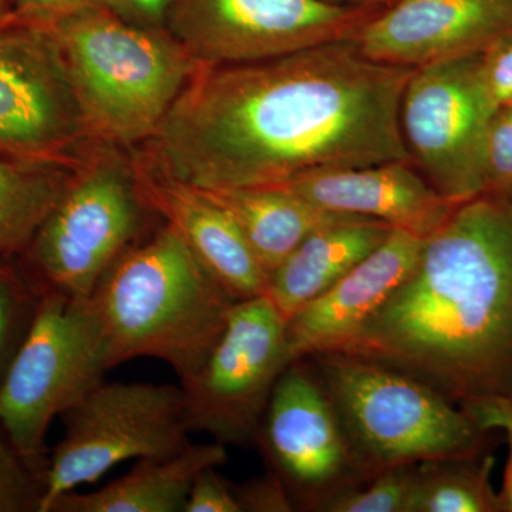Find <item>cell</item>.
<instances>
[{
	"mask_svg": "<svg viewBox=\"0 0 512 512\" xmlns=\"http://www.w3.org/2000/svg\"><path fill=\"white\" fill-rule=\"evenodd\" d=\"M80 165L69 157L0 153V255L29 251Z\"/></svg>",
	"mask_w": 512,
	"mask_h": 512,
	"instance_id": "44dd1931",
	"label": "cell"
},
{
	"mask_svg": "<svg viewBox=\"0 0 512 512\" xmlns=\"http://www.w3.org/2000/svg\"><path fill=\"white\" fill-rule=\"evenodd\" d=\"M151 211L133 167L111 157L80 165L29 248L42 289L90 298L143 241Z\"/></svg>",
	"mask_w": 512,
	"mask_h": 512,
	"instance_id": "ba28073f",
	"label": "cell"
},
{
	"mask_svg": "<svg viewBox=\"0 0 512 512\" xmlns=\"http://www.w3.org/2000/svg\"><path fill=\"white\" fill-rule=\"evenodd\" d=\"M64 434L43 473L39 511L124 461L174 456L190 441L181 386L96 384L62 414Z\"/></svg>",
	"mask_w": 512,
	"mask_h": 512,
	"instance_id": "52a82bcc",
	"label": "cell"
},
{
	"mask_svg": "<svg viewBox=\"0 0 512 512\" xmlns=\"http://www.w3.org/2000/svg\"><path fill=\"white\" fill-rule=\"evenodd\" d=\"M494 464L491 453L419 463L407 512H500Z\"/></svg>",
	"mask_w": 512,
	"mask_h": 512,
	"instance_id": "7402d4cb",
	"label": "cell"
},
{
	"mask_svg": "<svg viewBox=\"0 0 512 512\" xmlns=\"http://www.w3.org/2000/svg\"><path fill=\"white\" fill-rule=\"evenodd\" d=\"M235 494L242 512H291L296 510L288 487L275 471L252 478L242 484H234Z\"/></svg>",
	"mask_w": 512,
	"mask_h": 512,
	"instance_id": "4316f807",
	"label": "cell"
},
{
	"mask_svg": "<svg viewBox=\"0 0 512 512\" xmlns=\"http://www.w3.org/2000/svg\"><path fill=\"white\" fill-rule=\"evenodd\" d=\"M505 439L508 443V460L505 466L503 487L498 494V505L500 512H512V433L507 431Z\"/></svg>",
	"mask_w": 512,
	"mask_h": 512,
	"instance_id": "d6a6232c",
	"label": "cell"
},
{
	"mask_svg": "<svg viewBox=\"0 0 512 512\" xmlns=\"http://www.w3.org/2000/svg\"><path fill=\"white\" fill-rule=\"evenodd\" d=\"M480 55L414 69L400 109L410 161L441 195L483 194L485 137L494 111L478 73Z\"/></svg>",
	"mask_w": 512,
	"mask_h": 512,
	"instance_id": "8fae6325",
	"label": "cell"
},
{
	"mask_svg": "<svg viewBox=\"0 0 512 512\" xmlns=\"http://www.w3.org/2000/svg\"><path fill=\"white\" fill-rule=\"evenodd\" d=\"M478 73L494 113L512 106V33L481 53Z\"/></svg>",
	"mask_w": 512,
	"mask_h": 512,
	"instance_id": "484cf974",
	"label": "cell"
},
{
	"mask_svg": "<svg viewBox=\"0 0 512 512\" xmlns=\"http://www.w3.org/2000/svg\"><path fill=\"white\" fill-rule=\"evenodd\" d=\"M227 461V446L218 441L190 443L174 456L137 460L100 490L64 494L50 512H184L195 477Z\"/></svg>",
	"mask_w": 512,
	"mask_h": 512,
	"instance_id": "d6986e66",
	"label": "cell"
},
{
	"mask_svg": "<svg viewBox=\"0 0 512 512\" xmlns=\"http://www.w3.org/2000/svg\"><path fill=\"white\" fill-rule=\"evenodd\" d=\"M90 298L110 369L153 357L171 366L180 384L197 375L238 302L170 224L128 249Z\"/></svg>",
	"mask_w": 512,
	"mask_h": 512,
	"instance_id": "3957f363",
	"label": "cell"
},
{
	"mask_svg": "<svg viewBox=\"0 0 512 512\" xmlns=\"http://www.w3.org/2000/svg\"><path fill=\"white\" fill-rule=\"evenodd\" d=\"M510 33L512 0H399L355 43L375 62L419 69L481 55Z\"/></svg>",
	"mask_w": 512,
	"mask_h": 512,
	"instance_id": "5bb4252c",
	"label": "cell"
},
{
	"mask_svg": "<svg viewBox=\"0 0 512 512\" xmlns=\"http://www.w3.org/2000/svg\"><path fill=\"white\" fill-rule=\"evenodd\" d=\"M308 359L365 483L400 464L478 456L490 446L493 431L481 429L458 404L402 370L349 353Z\"/></svg>",
	"mask_w": 512,
	"mask_h": 512,
	"instance_id": "277c9868",
	"label": "cell"
},
{
	"mask_svg": "<svg viewBox=\"0 0 512 512\" xmlns=\"http://www.w3.org/2000/svg\"><path fill=\"white\" fill-rule=\"evenodd\" d=\"M12 5L6 18L42 26L55 25L86 10L106 8L103 0H12Z\"/></svg>",
	"mask_w": 512,
	"mask_h": 512,
	"instance_id": "f1b7e54d",
	"label": "cell"
},
{
	"mask_svg": "<svg viewBox=\"0 0 512 512\" xmlns=\"http://www.w3.org/2000/svg\"><path fill=\"white\" fill-rule=\"evenodd\" d=\"M377 13L328 0H171L167 32L201 66H232L356 40Z\"/></svg>",
	"mask_w": 512,
	"mask_h": 512,
	"instance_id": "30bf717a",
	"label": "cell"
},
{
	"mask_svg": "<svg viewBox=\"0 0 512 512\" xmlns=\"http://www.w3.org/2000/svg\"><path fill=\"white\" fill-rule=\"evenodd\" d=\"M392 231L384 222L362 217L316 229L269 275L265 295L288 320L329 291Z\"/></svg>",
	"mask_w": 512,
	"mask_h": 512,
	"instance_id": "ac0fdd59",
	"label": "cell"
},
{
	"mask_svg": "<svg viewBox=\"0 0 512 512\" xmlns=\"http://www.w3.org/2000/svg\"><path fill=\"white\" fill-rule=\"evenodd\" d=\"M256 447L296 507L318 511L332 495L363 483L338 413L308 357L289 363L276 382Z\"/></svg>",
	"mask_w": 512,
	"mask_h": 512,
	"instance_id": "4fadbf2b",
	"label": "cell"
},
{
	"mask_svg": "<svg viewBox=\"0 0 512 512\" xmlns=\"http://www.w3.org/2000/svg\"><path fill=\"white\" fill-rule=\"evenodd\" d=\"M336 5L350 6V8L384 10L393 6L399 0H328Z\"/></svg>",
	"mask_w": 512,
	"mask_h": 512,
	"instance_id": "836d02e7",
	"label": "cell"
},
{
	"mask_svg": "<svg viewBox=\"0 0 512 512\" xmlns=\"http://www.w3.org/2000/svg\"><path fill=\"white\" fill-rule=\"evenodd\" d=\"M338 352L402 370L458 406L512 396V190L461 202Z\"/></svg>",
	"mask_w": 512,
	"mask_h": 512,
	"instance_id": "7a4b0ae2",
	"label": "cell"
},
{
	"mask_svg": "<svg viewBox=\"0 0 512 512\" xmlns=\"http://www.w3.org/2000/svg\"><path fill=\"white\" fill-rule=\"evenodd\" d=\"M217 468H205L195 477L184 512H242L234 484L221 477Z\"/></svg>",
	"mask_w": 512,
	"mask_h": 512,
	"instance_id": "83f0119b",
	"label": "cell"
},
{
	"mask_svg": "<svg viewBox=\"0 0 512 512\" xmlns=\"http://www.w3.org/2000/svg\"><path fill=\"white\" fill-rule=\"evenodd\" d=\"M109 370L92 298L42 289L32 326L0 386V426L40 476L50 424L103 382Z\"/></svg>",
	"mask_w": 512,
	"mask_h": 512,
	"instance_id": "8992f818",
	"label": "cell"
},
{
	"mask_svg": "<svg viewBox=\"0 0 512 512\" xmlns=\"http://www.w3.org/2000/svg\"><path fill=\"white\" fill-rule=\"evenodd\" d=\"M12 3V0H0V20L5 18L6 15H8V6Z\"/></svg>",
	"mask_w": 512,
	"mask_h": 512,
	"instance_id": "e575fe53",
	"label": "cell"
},
{
	"mask_svg": "<svg viewBox=\"0 0 512 512\" xmlns=\"http://www.w3.org/2000/svg\"><path fill=\"white\" fill-rule=\"evenodd\" d=\"M40 292L18 271L0 265V386L32 326Z\"/></svg>",
	"mask_w": 512,
	"mask_h": 512,
	"instance_id": "cb8c5ba5",
	"label": "cell"
},
{
	"mask_svg": "<svg viewBox=\"0 0 512 512\" xmlns=\"http://www.w3.org/2000/svg\"><path fill=\"white\" fill-rule=\"evenodd\" d=\"M35 487L32 467L10 446L8 439L0 437V501H13L26 497Z\"/></svg>",
	"mask_w": 512,
	"mask_h": 512,
	"instance_id": "f546056e",
	"label": "cell"
},
{
	"mask_svg": "<svg viewBox=\"0 0 512 512\" xmlns=\"http://www.w3.org/2000/svg\"><path fill=\"white\" fill-rule=\"evenodd\" d=\"M205 191L234 217L268 275L316 229L355 217L323 210L279 187Z\"/></svg>",
	"mask_w": 512,
	"mask_h": 512,
	"instance_id": "ffe728a7",
	"label": "cell"
},
{
	"mask_svg": "<svg viewBox=\"0 0 512 512\" xmlns=\"http://www.w3.org/2000/svg\"><path fill=\"white\" fill-rule=\"evenodd\" d=\"M89 137L62 45L50 26L0 20V153L67 157Z\"/></svg>",
	"mask_w": 512,
	"mask_h": 512,
	"instance_id": "7c38bea8",
	"label": "cell"
},
{
	"mask_svg": "<svg viewBox=\"0 0 512 512\" xmlns=\"http://www.w3.org/2000/svg\"><path fill=\"white\" fill-rule=\"evenodd\" d=\"M426 238L393 228L386 241L329 291L286 320L289 362L338 352L412 274Z\"/></svg>",
	"mask_w": 512,
	"mask_h": 512,
	"instance_id": "2e32d148",
	"label": "cell"
},
{
	"mask_svg": "<svg viewBox=\"0 0 512 512\" xmlns=\"http://www.w3.org/2000/svg\"><path fill=\"white\" fill-rule=\"evenodd\" d=\"M150 207L184 239L195 258L235 299L265 295L269 275L237 221L202 188L168 177L150 165H134Z\"/></svg>",
	"mask_w": 512,
	"mask_h": 512,
	"instance_id": "e0dca14e",
	"label": "cell"
},
{
	"mask_svg": "<svg viewBox=\"0 0 512 512\" xmlns=\"http://www.w3.org/2000/svg\"><path fill=\"white\" fill-rule=\"evenodd\" d=\"M484 192L512 190V106L495 111L485 137Z\"/></svg>",
	"mask_w": 512,
	"mask_h": 512,
	"instance_id": "d4e9b609",
	"label": "cell"
},
{
	"mask_svg": "<svg viewBox=\"0 0 512 512\" xmlns=\"http://www.w3.org/2000/svg\"><path fill=\"white\" fill-rule=\"evenodd\" d=\"M117 18L128 25L150 30H167L171 0H103Z\"/></svg>",
	"mask_w": 512,
	"mask_h": 512,
	"instance_id": "4dcf8cb0",
	"label": "cell"
},
{
	"mask_svg": "<svg viewBox=\"0 0 512 512\" xmlns=\"http://www.w3.org/2000/svg\"><path fill=\"white\" fill-rule=\"evenodd\" d=\"M62 45L89 137L117 143L153 138L201 69L167 30L128 25L109 9L50 26Z\"/></svg>",
	"mask_w": 512,
	"mask_h": 512,
	"instance_id": "5b68a950",
	"label": "cell"
},
{
	"mask_svg": "<svg viewBox=\"0 0 512 512\" xmlns=\"http://www.w3.org/2000/svg\"><path fill=\"white\" fill-rule=\"evenodd\" d=\"M274 187L323 210L384 222L421 238L434 234L461 204L433 188L412 161L313 171Z\"/></svg>",
	"mask_w": 512,
	"mask_h": 512,
	"instance_id": "9a60e30c",
	"label": "cell"
},
{
	"mask_svg": "<svg viewBox=\"0 0 512 512\" xmlns=\"http://www.w3.org/2000/svg\"><path fill=\"white\" fill-rule=\"evenodd\" d=\"M483 430L512 433V396L481 400L460 406Z\"/></svg>",
	"mask_w": 512,
	"mask_h": 512,
	"instance_id": "1f68e13d",
	"label": "cell"
},
{
	"mask_svg": "<svg viewBox=\"0 0 512 512\" xmlns=\"http://www.w3.org/2000/svg\"><path fill=\"white\" fill-rule=\"evenodd\" d=\"M286 318L266 295L238 301L197 375L180 384L191 433L256 447L266 407L289 365Z\"/></svg>",
	"mask_w": 512,
	"mask_h": 512,
	"instance_id": "9c48e42d",
	"label": "cell"
},
{
	"mask_svg": "<svg viewBox=\"0 0 512 512\" xmlns=\"http://www.w3.org/2000/svg\"><path fill=\"white\" fill-rule=\"evenodd\" d=\"M419 463L387 468L367 481L332 495L318 511L326 512H407Z\"/></svg>",
	"mask_w": 512,
	"mask_h": 512,
	"instance_id": "603a6c76",
	"label": "cell"
},
{
	"mask_svg": "<svg viewBox=\"0 0 512 512\" xmlns=\"http://www.w3.org/2000/svg\"><path fill=\"white\" fill-rule=\"evenodd\" d=\"M413 70L369 59L355 40L202 66L153 137L154 168L225 190L410 161L400 109Z\"/></svg>",
	"mask_w": 512,
	"mask_h": 512,
	"instance_id": "6da1fadb",
	"label": "cell"
}]
</instances>
